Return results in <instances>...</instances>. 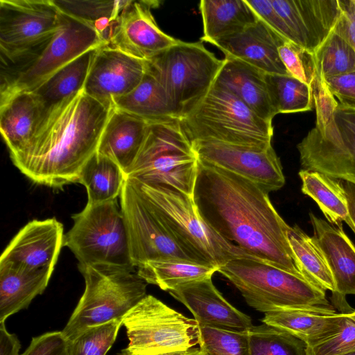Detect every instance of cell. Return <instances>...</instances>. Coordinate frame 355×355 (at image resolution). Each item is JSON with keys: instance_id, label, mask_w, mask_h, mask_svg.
<instances>
[{"instance_id": "6da1fadb", "label": "cell", "mask_w": 355, "mask_h": 355, "mask_svg": "<svg viewBox=\"0 0 355 355\" xmlns=\"http://www.w3.org/2000/svg\"><path fill=\"white\" fill-rule=\"evenodd\" d=\"M193 200L200 217L222 238L254 259L302 276L288 241L290 226L260 186L198 161Z\"/></svg>"}, {"instance_id": "7a4b0ae2", "label": "cell", "mask_w": 355, "mask_h": 355, "mask_svg": "<svg viewBox=\"0 0 355 355\" xmlns=\"http://www.w3.org/2000/svg\"><path fill=\"white\" fill-rule=\"evenodd\" d=\"M112 110L84 89L67 98L44 114L28 146L12 163L38 184L62 188L79 182Z\"/></svg>"}, {"instance_id": "3957f363", "label": "cell", "mask_w": 355, "mask_h": 355, "mask_svg": "<svg viewBox=\"0 0 355 355\" xmlns=\"http://www.w3.org/2000/svg\"><path fill=\"white\" fill-rule=\"evenodd\" d=\"M180 121L191 142L272 146V122L261 119L231 92L214 84Z\"/></svg>"}, {"instance_id": "277c9868", "label": "cell", "mask_w": 355, "mask_h": 355, "mask_svg": "<svg viewBox=\"0 0 355 355\" xmlns=\"http://www.w3.org/2000/svg\"><path fill=\"white\" fill-rule=\"evenodd\" d=\"M218 272L237 288L248 305L261 312L334 308L326 297V291L302 276L252 258L234 259Z\"/></svg>"}, {"instance_id": "5b68a950", "label": "cell", "mask_w": 355, "mask_h": 355, "mask_svg": "<svg viewBox=\"0 0 355 355\" xmlns=\"http://www.w3.org/2000/svg\"><path fill=\"white\" fill-rule=\"evenodd\" d=\"M198 159L178 119L149 121L137 159L126 177L174 188L193 197Z\"/></svg>"}, {"instance_id": "8992f818", "label": "cell", "mask_w": 355, "mask_h": 355, "mask_svg": "<svg viewBox=\"0 0 355 355\" xmlns=\"http://www.w3.org/2000/svg\"><path fill=\"white\" fill-rule=\"evenodd\" d=\"M85 291L62 331L70 342L87 329L123 318L146 295L147 283L137 272L78 264Z\"/></svg>"}, {"instance_id": "52a82bcc", "label": "cell", "mask_w": 355, "mask_h": 355, "mask_svg": "<svg viewBox=\"0 0 355 355\" xmlns=\"http://www.w3.org/2000/svg\"><path fill=\"white\" fill-rule=\"evenodd\" d=\"M135 181L175 238L203 263L219 268L234 259L252 258L203 220L193 197L170 187Z\"/></svg>"}, {"instance_id": "ba28073f", "label": "cell", "mask_w": 355, "mask_h": 355, "mask_svg": "<svg viewBox=\"0 0 355 355\" xmlns=\"http://www.w3.org/2000/svg\"><path fill=\"white\" fill-rule=\"evenodd\" d=\"M73 225L64 235L67 246L79 265L135 271L128 232L117 198L89 204L72 216Z\"/></svg>"}, {"instance_id": "9c48e42d", "label": "cell", "mask_w": 355, "mask_h": 355, "mask_svg": "<svg viewBox=\"0 0 355 355\" xmlns=\"http://www.w3.org/2000/svg\"><path fill=\"white\" fill-rule=\"evenodd\" d=\"M146 69L164 87L180 119L212 87L223 60L202 42L178 43L146 60Z\"/></svg>"}, {"instance_id": "30bf717a", "label": "cell", "mask_w": 355, "mask_h": 355, "mask_svg": "<svg viewBox=\"0 0 355 355\" xmlns=\"http://www.w3.org/2000/svg\"><path fill=\"white\" fill-rule=\"evenodd\" d=\"M107 44L94 27L61 13L58 29L35 56L17 67L1 71L0 101L33 91L82 54Z\"/></svg>"}, {"instance_id": "8fae6325", "label": "cell", "mask_w": 355, "mask_h": 355, "mask_svg": "<svg viewBox=\"0 0 355 355\" xmlns=\"http://www.w3.org/2000/svg\"><path fill=\"white\" fill-rule=\"evenodd\" d=\"M135 355H156L191 349L200 342V327L153 295H147L123 318Z\"/></svg>"}, {"instance_id": "7c38bea8", "label": "cell", "mask_w": 355, "mask_h": 355, "mask_svg": "<svg viewBox=\"0 0 355 355\" xmlns=\"http://www.w3.org/2000/svg\"><path fill=\"white\" fill-rule=\"evenodd\" d=\"M60 23L61 13L53 0H1V65L15 67L33 58Z\"/></svg>"}, {"instance_id": "4fadbf2b", "label": "cell", "mask_w": 355, "mask_h": 355, "mask_svg": "<svg viewBox=\"0 0 355 355\" xmlns=\"http://www.w3.org/2000/svg\"><path fill=\"white\" fill-rule=\"evenodd\" d=\"M120 197L133 266L180 259L203 263L184 248L160 219L133 178L126 177ZM209 264V263H208Z\"/></svg>"}, {"instance_id": "5bb4252c", "label": "cell", "mask_w": 355, "mask_h": 355, "mask_svg": "<svg viewBox=\"0 0 355 355\" xmlns=\"http://www.w3.org/2000/svg\"><path fill=\"white\" fill-rule=\"evenodd\" d=\"M297 148L302 169L355 184V107L338 103L327 123L315 125Z\"/></svg>"}, {"instance_id": "9a60e30c", "label": "cell", "mask_w": 355, "mask_h": 355, "mask_svg": "<svg viewBox=\"0 0 355 355\" xmlns=\"http://www.w3.org/2000/svg\"><path fill=\"white\" fill-rule=\"evenodd\" d=\"M191 143L199 162L248 179L268 193L285 184L280 159L272 146L257 148L202 140Z\"/></svg>"}, {"instance_id": "2e32d148", "label": "cell", "mask_w": 355, "mask_h": 355, "mask_svg": "<svg viewBox=\"0 0 355 355\" xmlns=\"http://www.w3.org/2000/svg\"><path fill=\"white\" fill-rule=\"evenodd\" d=\"M158 2L131 1L113 21L107 45L130 56L146 61L178 43L157 26L151 8Z\"/></svg>"}, {"instance_id": "e0dca14e", "label": "cell", "mask_w": 355, "mask_h": 355, "mask_svg": "<svg viewBox=\"0 0 355 355\" xmlns=\"http://www.w3.org/2000/svg\"><path fill=\"white\" fill-rule=\"evenodd\" d=\"M146 71V61L104 44L94 55L84 92L113 107L116 99L129 94L140 83Z\"/></svg>"}, {"instance_id": "ac0fdd59", "label": "cell", "mask_w": 355, "mask_h": 355, "mask_svg": "<svg viewBox=\"0 0 355 355\" xmlns=\"http://www.w3.org/2000/svg\"><path fill=\"white\" fill-rule=\"evenodd\" d=\"M294 37L314 53L333 30L340 15L338 0H270Z\"/></svg>"}, {"instance_id": "d6986e66", "label": "cell", "mask_w": 355, "mask_h": 355, "mask_svg": "<svg viewBox=\"0 0 355 355\" xmlns=\"http://www.w3.org/2000/svg\"><path fill=\"white\" fill-rule=\"evenodd\" d=\"M168 292L189 309L200 327L248 331L253 326L248 315L223 297L211 278L187 283Z\"/></svg>"}, {"instance_id": "ffe728a7", "label": "cell", "mask_w": 355, "mask_h": 355, "mask_svg": "<svg viewBox=\"0 0 355 355\" xmlns=\"http://www.w3.org/2000/svg\"><path fill=\"white\" fill-rule=\"evenodd\" d=\"M63 230L62 224L55 218L31 220L10 241L0 261L33 269L54 270L64 246Z\"/></svg>"}, {"instance_id": "44dd1931", "label": "cell", "mask_w": 355, "mask_h": 355, "mask_svg": "<svg viewBox=\"0 0 355 355\" xmlns=\"http://www.w3.org/2000/svg\"><path fill=\"white\" fill-rule=\"evenodd\" d=\"M313 237L321 248L333 275L336 291L332 293L334 305L343 313L353 310L345 296L355 295V246L343 229L309 213Z\"/></svg>"}, {"instance_id": "7402d4cb", "label": "cell", "mask_w": 355, "mask_h": 355, "mask_svg": "<svg viewBox=\"0 0 355 355\" xmlns=\"http://www.w3.org/2000/svg\"><path fill=\"white\" fill-rule=\"evenodd\" d=\"M285 42L259 18L242 31L209 43L225 57L241 60L265 73L289 75L278 52Z\"/></svg>"}, {"instance_id": "603a6c76", "label": "cell", "mask_w": 355, "mask_h": 355, "mask_svg": "<svg viewBox=\"0 0 355 355\" xmlns=\"http://www.w3.org/2000/svg\"><path fill=\"white\" fill-rule=\"evenodd\" d=\"M346 314L334 308L286 309L265 313L262 322L292 334L309 347L338 333Z\"/></svg>"}, {"instance_id": "cb8c5ba5", "label": "cell", "mask_w": 355, "mask_h": 355, "mask_svg": "<svg viewBox=\"0 0 355 355\" xmlns=\"http://www.w3.org/2000/svg\"><path fill=\"white\" fill-rule=\"evenodd\" d=\"M149 121L113 107L97 153L114 161L125 177L144 143Z\"/></svg>"}, {"instance_id": "d4e9b609", "label": "cell", "mask_w": 355, "mask_h": 355, "mask_svg": "<svg viewBox=\"0 0 355 355\" xmlns=\"http://www.w3.org/2000/svg\"><path fill=\"white\" fill-rule=\"evenodd\" d=\"M214 84L231 92L264 120L272 122L277 115L270 98L266 73L251 65L225 57Z\"/></svg>"}, {"instance_id": "484cf974", "label": "cell", "mask_w": 355, "mask_h": 355, "mask_svg": "<svg viewBox=\"0 0 355 355\" xmlns=\"http://www.w3.org/2000/svg\"><path fill=\"white\" fill-rule=\"evenodd\" d=\"M53 270L0 261V322L26 309L46 289Z\"/></svg>"}, {"instance_id": "4316f807", "label": "cell", "mask_w": 355, "mask_h": 355, "mask_svg": "<svg viewBox=\"0 0 355 355\" xmlns=\"http://www.w3.org/2000/svg\"><path fill=\"white\" fill-rule=\"evenodd\" d=\"M42 116V108L31 92L0 101V130L10 159L28 146Z\"/></svg>"}, {"instance_id": "83f0119b", "label": "cell", "mask_w": 355, "mask_h": 355, "mask_svg": "<svg viewBox=\"0 0 355 355\" xmlns=\"http://www.w3.org/2000/svg\"><path fill=\"white\" fill-rule=\"evenodd\" d=\"M199 9L204 33L201 42L236 34L259 19L246 0H202Z\"/></svg>"}, {"instance_id": "f1b7e54d", "label": "cell", "mask_w": 355, "mask_h": 355, "mask_svg": "<svg viewBox=\"0 0 355 355\" xmlns=\"http://www.w3.org/2000/svg\"><path fill=\"white\" fill-rule=\"evenodd\" d=\"M98 48L68 63L31 92L42 108V116L55 105L84 89Z\"/></svg>"}, {"instance_id": "f546056e", "label": "cell", "mask_w": 355, "mask_h": 355, "mask_svg": "<svg viewBox=\"0 0 355 355\" xmlns=\"http://www.w3.org/2000/svg\"><path fill=\"white\" fill-rule=\"evenodd\" d=\"M113 107L148 121L178 119L164 87L147 69L140 83L116 99Z\"/></svg>"}, {"instance_id": "4dcf8cb0", "label": "cell", "mask_w": 355, "mask_h": 355, "mask_svg": "<svg viewBox=\"0 0 355 355\" xmlns=\"http://www.w3.org/2000/svg\"><path fill=\"white\" fill-rule=\"evenodd\" d=\"M287 237L293 261L301 275L324 291L335 292L333 275L315 238L309 236L298 225L290 227Z\"/></svg>"}, {"instance_id": "1f68e13d", "label": "cell", "mask_w": 355, "mask_h": 355, "mask_svg": "<svg viewBox=\"0 0 355 355\" xmlns=\"http://www.w3.org/2000/svg\"><path fill=\"white\" fill-rule=\"evenodd\" d=\"M147 283L166 291L181 285L211 278L218 268L211 264L180 259L152 261L137 268Z\"/></svg>"}, {"instance_id": "d6a6232c", "label": "cell", "mask_w": 355, "mask_h": 355, "mask_svg": "<svg viewBox=\"0 0 355 355\" xmlns=\"http://www.w3.org/2000/svg\"><path fill=\"white\" fill-rule=\"evenodd\" d=\"M302 192L315 200L331 224L339 225L348 216V205L342 181L317 171L301 169Z\"/></svg>"}, {"instance_id": "836d02e7", "label": "cell", "mask_w": 355, "mask_h": 355, "mask_svg": "<svg viewBox=\"0 0 355 355\" xmlns=\"http://www.w3.org/2000/svg\"><path fill=\"white\" fill-rule=\"evenodd\" d=\"M125 178L114 161L96 152L84 166L79 183L87 189V203L96 204L116 199Z\"/></svg>"}, {"instance_id": "e575fe53", "label": "cell", "mask_w": 355, "mask_h": 355, "mask_svg": "<svg viewBox=\"0 0 355 355\" xmlns=\"http://www.w3.org/2000/svg\"><path fill=\"white\" fill-rule=\"evenodd\" d=\"M270 98L276 114L302 112L314 106L313 89L291 75L266 73Z\"/></svg>"}, {"instance_id": "d590c367", "label": "cell", "mask_w": 355, "mask_h": 355, "mask_svg": "<svg viewBox=\"0 0 355 355\" xmlns=\"http://www.w3.org/2000/svg\"><path fill=\"white\" fill-rule=\"evenodd\" d=\"M129 1L53 0L61 13L94 27L106 41L113 21Z\"/></svg>"}, {"instance_id": "8d00e7d4", "label": "cell", "mask_w": 355, "mask_h": 355, "mask_svg": "<svg viewBox=\"0 0 355 355\" xmlns=\"http://www.w3.org/2000/svg\"><path fill=\"white\" fill-rule=\"evenodd\" d=\"M313 59L315 76L322 80L355 71V50L335 26Z\"/></svg>"}, {"instance_id": "74e56055", "label": "cell", "mask_w": 355, "mask_h": 355, "mask_svg": "<svg viewBox=\"0 0 355 355\" xmlns=\"http://www.w3.org/2000/svg\"><path fill=\"white\" fill-rule=\"evenodd\" d=\"M248 335L250 355H308L304 342L265 323L252 326Z\"/></svg>"}, {"instance_id": "f35d334b", "label": "cell", "mask_w": 355, "mask_h": 355, "mask_svg": "<svg viewBox=\"0 0 355 355\" xmlns=\"http://www.w3.org/2000/svg\"><path fill=\"white\" fill-rule=\"evenodd\" d=\"M122 324L119 318L87 329L69 342V355H106Z\"/></svg>"}, {"instance_id": "ab89813d", "label": "cell", "mask_w": 355, "mask_h": 355, "mask_svg": "<svg viewBox=\"0 0 355 355\" xmlns=\"http://www.w3.org/2000/svg\"><path fill=\"white\" fill-rule=\"evenodd\" d=\"M199 345L206 355H250L248 331L201 327Z\"/></svg>"}, {"instance_id": "60d3db41", "label": "cell", "mask_w": 355, "mask_h": 355, "mask_svg": "<svg viewBox=\"0 0 355 355\" xmlns=\"http://www.w3.org/2000/svg\"><path fill=\"white\" fill-rule=\"evenodd\" d=\"M278 52L288 74L312 87L315 74L313 53L288 41Z\"/></svg>"}, {"instance_id": "b9f144b4", "label": "cell", "mask_w": 355, "mask_h": 355, "mask_svg": "<svg viewBox=\"0 0 355 355\" xmlns=\"http://www.w3.org/2000/svg\"><path fill=\"white\" fill-rule=\"evenodd\" d=\"M355 350V310L346 314L340 331L329 338L307 347L308 355H340Z\"/></svg>"}, {"instance_id": "7bdbcfd3", "label": "cell", "mask_w": 355, "mask_h": 355, "mask_svg": "<svg viewBox=\"0 0 355 355\" xmlns=\"http://www.w3.org/2000/svg\"><path fill=\"white\" fill-rule=\"evenodd\" d=\"M69 342L61 331H51L33 338L20 355H69Z\"/></svg>"}, {"instance_id": "ee69618b", "label": "cell", "mask_w": 355, "mask_h": 355, "mask_svg": "<svg viewBox=\"0 0 355 355\" xmlns=\"http://www.w3.org/2000/svg\"><path fill=\"white\" fill-rule=\"evenodd\" d=\"M246 1L257 17L274 32L285 40L294 43L292 33L272 5L270 0H246Z\"/></svg>"}, {"instance_id": "f6af8a7d", "label": "cell", "mask_w": 355, "mask_h": 355, "mask_svg": "<svg viewBox=\"0 0 355 355\" xmlns=\"http://www.w3.org/2000/svg\"><path fill=\"white\" fill-rule=\"evenodd\" d=\"M312 89L316 111L315 125L321 126L332 116L338 101L328 89L324 80L320 78L315 76Z\"/></svg>"}, {"instance_id": "bcb514c9", "label": "cell", "mask_w": 355, "mask_h": 355, "mask_svg": "<svg viewBox=\"0 0 355 355\" xmlns=\"http://www.w3.org/2000/svg\"><path fill=\"white\" fill-rule=\"evenodd\" d=\"M339 103L355 107V71L324 79Z\"/></svg>"}, {"instance_id": "7dc6e473", "label": "cell", "mask_w": 355, "mask_h": 355, "mask_svg": "<svg viewBox=\"0 0 355 355\" xmlns=\"http://www.w3.org/2000/svg\"><path fill=\"white\" fill-rule=\"evenodd\" d=\"M338 4L340 15L335 27L355 50V0H338Z\"/></svg>"}, {"instance_id": "c3c4849f", "label": "cell", "mask_w": 355, "mask_h": 355, "mask_svg": "<svg viewBox=\"0 0 355 355\" xmlns=\"http://www.w3.org/2000/svg\"><path fill=\"white\" fill-rule=\"evenodd\" d=\"M20 348L17 336L8 331L5 322H0V355H20Z\"/></svg>"}, {"instance_id": "681fc988", "label": "cell", "mask_w": 355, "mask_h": 355, "mask_svg": "<svg viewBox=\"0 0 355 355\" xmlns=\"http://www.w3.org/2000/svg\"><path fill=\"white\" fill-rule=\"evenodd\" d=\"M342 184L346 193L348 205V216L345 222L355 234V184L345 181H342Z\"/></svg>"}, {"instance_id": "f907efd6", "label": "cell", "mask_w": 355, "mask_h": 355, "mask_svg": "<svg viewBox=\"0 0 355 355\" xmlns=\"http://www.w3.org/2000/svg\"><path fill=\"white\" fill-rule=\"evenodd\" d=\"M114 355H135L131 354L127 348L121 349L119 352ZM156 355H206L200 349H189L184 351L173 352L166 354H156Z\"/></svg>"}, {"instance_id": "816d5d0a", "label": "cell", "mask_w": 355, "mask_h": 355, "mask_svg": "<svg viewBox=\"0 0 355 355\" xmlns=\"http://www.w3.org/2000/svg\"><path fill=\"white\" fill-rule=\"evenodd\" d=\"M340 355H355V350L349 352H347V353L342 354H340Z\"/></svg>"}]
</instances>
